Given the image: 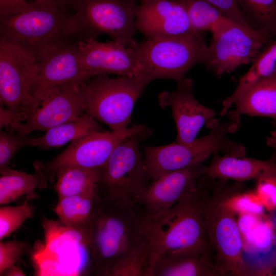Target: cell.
<instances>
[{
    "mask_svg": "<svg viewBox=\"0 0 276 276\" xmlns=\"http://www.w3.org/2000/svg\"><path fill=\"white\" fill-rule=\"evenodd\" d=\"M202 163L165 174L151 181L135 200L143 206L142 220L155 219L187 194L195 191L204 178Z\"/></svg>",
    "mask_w": 276,
    "mask_h": 276,
    "instance_id": "13",
    "label": "cell"
},
{
    "mask_svg": "<svg viewBox=\"0 0 276 276\" xmlns=\"http://www.w3.org/2000/svg\"><path fill=\"white\" fill-rule=\"evenodd\" d=\"M213 251L201 254L165 252L146 269L145 276H219Z\"/></svg>",
    "mask_w": 276,
    "mask_h": 276,
    "instance_id": "20",
    "label": "cell"
},
{
    "mask_svg": "<svg viewBox=\"0 0 276 276\" xmlns=\"http://www.w3.org/2000/svg\"><path fill=\"white\" fill-rule=\"evenodd\" d=\"M84 83L58 90L48 96L20 124L15 130L16 133L27 135L36 130L46 131L81 117L85 113L86 108Z\"/></svg>",
    "mask_w": 276,
    "mask_h": 276,
    "instance_id": "16",
    "label": "cell"
},
{
    "mask_svg": "<svg viewBox=\"0 0 276 276\" xmlns=\"http://www.w3.org/2000/svg\"><path fill=\"white\" fill-rule=\"evenodd\" d=\"M151 248V239L144 229L141 239L117 260L109 276H144Z\"/></svg>",
    "mask_w": 276,
    "mask_h": 276,
    "instance_id": "29",
    "label": "cell"
},
{
    "mask_svg": "<svg viewBox=\"0 0 276 276\" xmlns=\"http://www.w3.org/2000/svg\"><path fill=\"white\" fill-rule=\"evenodd\" d=\"M99 169L65 167L57 172L54 185L59 198L86 193L97 189Z\"/></svg>",
    "mask_w": 276,
    "mask_h": 276,
    "instance_id": "26",
    "label": "cell"
},
{
    "mask_svg": "<svg viewBox=\"0 0 276 276\" xmlns=\"http://www.w3.org/2000/svg\"><path fill=\"white\" fill-rule=\"evenodd\" d=\"M251 26L265 36L276 37V0H235Z\"/></svg>",
    "mask_w": 276,
    "mask_h": 276,
    "instance_id": "27",
    "label": "cell"
},
{
    "mask_svg": "<svg viewBox=\"0 0 276 276\" xmlns=\"http://www.w3.org/2000/svg\"><path fill=\"white\" fill-rule=\"evenodd\" d=\"M211 180L205 177L199 187L158 218L142 220L151 240L146 270L165 252L201 254L213 251L205 229L203 209Z\"/></svg>",
    "mask_w": 276,
    "mask_h": 276,
    "instance_id": "1",
    "label": "cell"
},
{
    "mask_svg": "<svg viewBox=\"0 0 276 276\" xmlns=\"http://www.w3.org/2000/svg\"><path fill=\"white\" fill-rule=\"evenodd\" d=\"M99 199L98 189L59 198L54 211L60 221L66 226L87 227L93 217Z\"/></svg>",
    "mask_w": 276,
    "mask_h": 276,
    "instance_id": "23",
    "label": "cell"
},
{
    "mask_svg": "<svg viewBox=\"0 0 276 276\" xmlns=\"http://www.w3.org/2000/svg\"><path fill=\"white\" fill-rule=\"evenodd\" d=\"M70 0H34L39 6H49L69 9Z\"/></svg>",
    "mask_w": 276,
    "mask_h": 276,
    "instance_id": "37",
    "label": "cell"
},
{
    "mask_svg": "<svg viewBox=\"0 0 276 276\" xmlns=\"http://www.w3.org/2000/svg\"><path fill=\"white\" fill-rule=\"evenodd\" d=\"M151 80L145 75H94L85 83V113L111 130L128 127L134 105Z\"/></svg>",
    "mask_w": 276,
    "mask_h": 276,
    "instance_id": "7",
    "label": "cell"
},
{
    "mask_svg": "<svg viewBox=\"0 0 276 276\" xmlns=\"http://www.w3.org/2000/svg\"><path fill=\"white\" fill-rule=\"evenodd\" d=\"M174 91H163L158 96L162 108L170 107L177 130L176 142L187 144L194 141L202 128L216 116L213 109L200 103L193 94V80L185 78L177 82Z\"/></svg>",
    "mask_w": 276,
    "mask_h": 276,
    "instance_id": "15",
    "label": "cell"
},
{
    "mask_svg": "<svg viewBox=\"0 0 276 276\" xmlns=\"http://www.w3.org/2000/svg\"><path fill=\"white\" fill-rule=\"evenodd\" d=\"M29 136L0 130V172L10 168L11 160L18 150L27 146Z\"/></svg>",
    "mask_w": 276,
    "mask_h": 276,
    "instance_id": "32",
    "label": "cell"
},
{
    "mask_svg": "<svg viewBox=\"0 0 276 276\" xmlns=\"http://www.w3.org/2000/svg\"><path fill=\"white\" fill-rule=\"evenodd\" d=\"M135 27L146 38L197 32L193 29L185 8L173 0H139Z\"/></svg>",
    "mask_w": 276,
    "mask_h": 276,
    "instance_id": "18",
    "label": "cell"
},
{
    "mask_svg": "<svg viewBox=\"0 0 276 276\" xmlns=\"http://www.w3.org/2000/svg\"><path fill=\"white\" fill-rule=\"evenodd\" d=\"M204 177L212 180H233L240 182L276 177L275 157L273 155L270 159L263 160L226 154L220 156L218 152H215L210 165L206 166Z\"/></svg>",
    "mask_w": 276,
    "mask_h": 276,
    "instance_id": "19",
    "label": "cell"
},
{
    "mask_svg": "<svg viewBox=\"0 0 276 276\" xmlns=\"http://www.w3.org/2000/svg\"><path fill=\"white\" fill-rule=\"evenodd\" d=\"M266 44L236 24L212 34L204 64L208 70L221 76L252 63Z\"/></svg>",
    "mask_w": 276,
    "mask_h": 276,
    "instance_id": "14",
    "label": "cell"
},
{
    "mask_svg": "<svg viewBox=\"0 0 276 276\" xmlns=\"http://www.w3.org/2000/svg\"><path fill=\"white\" fill-rule=\"evenodd\" d=\"M266 144L276 150V129L271 131L270 135L266 139Z\"/></svg>",
    "mask_w": 276,
    "mask_h": 276,
    "instance_id": "39",
    "label": "cell"
},
{
    "mask_svg": "<svg viewBox=\"0 0 276 276\" xmlns=\"http://www.w3.org/2000/svg\"><path fill=\"white\" fill-rule=\"evenodd\" d=\"M26 244L16 240L0 241V275L16 265L25 252Z\"/></svg>",
    "mask_w": 276,
    "mask_h": 276,
    "instance_id": "34",
    "label": "cell"
},
{
    "mask_svg": "<svg viewBox=\"0 0 276 276\" xmlns=\"http://www.w3.org/2000/svg\"><path fill=\"white\" fill-rule=\"evenodd\" d=\"M135 203L132 199L100 197L87 226L90 275L109 276L119 257L144 235L143 224L134 210Z\"/></svg>",
    "mask_w": 276,
    "mask_h": 276,
    "instance_id": "2",
    "label": "cell"
},
{
    "mask_svg": "<svg viewBox=\"0 0 276 276\" xmlns=\"http://www.w3.org/2000/svg\"><path fill=\"white\" fill-rule=\"evenodd\" d=\"M79 57L82 69L94 75L100 74L137 76L143 67L132 49L115 41L96 39L79 41Z\"/></svg>",
    "mask_w": 276,
    "mask_h": 276,
    "instance_id": "17",
    "label": "cell"
},
{
    "mask_svg": "<svg viewBox=\"0 0 276 276\" xmlns=\"http://www.w3.org/2000/svg\"><path fill=\"white\" fill-rule=\"evenodd\" d=\"M227 116L240 120L242 114L276 119V73L250 86L236 100Z\"/></svg>",
    "mask_w": 276,
    "mask_h": 276,
    "instance_id": "21",
    "label": "cell"
},
{
    "mask_svg": "<svg viewBox=\"0 0 276 276\" xmlns=\"http://www.w3.org/2000/svg\"><path fill=\"white\" fill-rule=\"evenodd\" d=\"M79 41L53 52L39 61L38 71L30 89L32 99L30 116L54 92L81 85L94 76L84 71L81 66Z\"/></svg>",
    "mask_w": 276,
    "mask_h": 276,
    "instance_id": "12",
    "label": "cell"
},
{
    "mask_svg": "<svg viewBox=\"0 0 276 276\" xmlns=\"http://www.w3.org/2000/svg\"><path fill=\"white\" fill-rule=\"evenodd\" d=\"M149 129L143 124L125 129L99 131L71 142L70 145L52 160L34 163L36 172L46 184L53 181L57 171L65 167L100 169L107 162L115 148L126 137Z\"/></svg>",
    "mask_w": 276,
    "mask_h": 276,
    "instance_id": "10",
    "label": "cell"
},
{
    "mask_svg": "<svg viewBox=\"0 0 276 276\" xmlns=\"http://www.w3.org/2000/svg\"><path fill=\"white\" fill-rule=\"evenodd\" d=\"M37 6L28 0H0V19L33 9Z\"/></svg>",
    "mask_w": 276,
    "mask_h": 276,
    "instance_id": "36",
    "label": "cell"
},
{
    "mask_svg": "<svg viewBox=\"0 0 276 276\" xmlns=\"http://www.w3.org/2000/svg\"><path fill=\"white\" fill-rule=\"evenodd\" d=\"M137 0H70L69 9L79 41L96 39L102 35L128 47L134 38Z\"/></svg>",
    "mask_w": 276,
    "mask_h": 276,
    "instance_id": "8",
    "label": "cell"
},
{
    "mask_svg": "<svg viewBox=\"0 0 276 276\" xmlns=\"http://www.w3.org/2000/svg\"><path fill=\"white\" fill-rule=\"evenodd\" d=\"M38 64L28 52L0 39L1 103L19 122L31 113L30 89Z\"/></svg>",
    "mask_w": 276,
    "mask_h": 276,
    "instance_id": "11",
    "label": "cell"
},
{
    "mask_svg": "<svg viewBox=\"0 0 276 276\" xmlns=\"http://www.w3.org/2000/svg\"><path fill=\"white\" fill-rule=\"evenodd\" d=\"M276 73V39L267 42L258 54L247 72L239 80L235 90L222 102V111L227 112L238 98L250 86Z\"/></svg>",
    "mask_w": 276,
    "mask_h": 276,
    "instance_id": "24",
    "label": "cell"
},
{
    "mask_svg": "<svg viewBox=\"0 0 276 276\" xmlns=\"http://www.w3.org/2000/svg\"><path fill=\"white\" fill-rule=\"evenodd\" d=\"M256 195L265 209L269 212L276 210V177H269L257 181Z\"/></svg>",
    "mask_w": 276,
    "mask_h": 276,
    "instance_id": "35",
    "label": "cell"
},
{
    "mask_svg": "<svg viewBox=\"0 0 276 276\" xmlns=\"http://www.w3.org/2000/svg\"><path fill=\"white\" fill-rule=\"evenodd\" d=\"M240 121L228 117L223 121L213 118L205 125L210 132L201 138L183 144L172 143L160 146L144 145L145 166L151 181L174 171L203 163L219 151L236 157H244L246 149L241 143L229 139L228 133L236 131Z\"/></svg>",
    "mask_w": 276,
    "mask_h": 276,
    "instance_id": "5",
    "label": "cell"
},
{
    "mask_svg": "<svg viewBox=\"0 0 276 276\" xmlns=\"http://www.w3.org/2000/svg\"><path fill=\"white\" fill-rule=\"evenodd\" d=\"M103 127L94 118L85 113L79 118L51 128L42 135L29 136L27 146L49 149L60 148L73 141L96 131Z\"/></svg>",
    "mask_w": 276,
    "mask_h": 276,
    "instance_id": "22",
    "label": "cell"
},
{
    "mask_svg": "<svg viewBox=\"0 0 276 276\" xmlns=\"http://www.w3.org/2000/svg\"><path fill=\"white\" fill-rule=\"evenodd\" d=\"M218 9L224 14L244 28L248 33L263 41L267 38L255 30L241 12L235 0H204Z\"/></svg>",
    "mask_w": 276,
    "mask_h": 276,
    "instance_id": "33",
    "label": "cell"
},
{
    "mask_svg": "<svg viewBox=\"0 0 276 276\" xmlns=\"http://www.w3.org/2000/svg\"><path fill=\"white\" fill-rule=\"evenodd\" d=\"M211 182L203 209L205 229L219 275H255L243 258L244 243L235 218L227 203L233 194L243 190L242 182L227 180Z\"/></svg>",
    "mask_w": 276,
    "mask_h": 276,
    "instance_id": "3",
    "label": "cell"
},
{
    "mask_svg": "<svg viewBox=\"0 0 276 276\" xmlns=\"http://www.w3.org/2000/svg\"><path fill=\"white\" fill-rule=\"evenodd\" d=\"M273 275H275L276 276V265H275V267L274 268V272H273Z\"/></svg>",
    "mask_w": 276,
    "mask_h": 276,
    "instance_id": "40",
    "label": "cell"
},
{
    "mask_svg": "<svg viewBox=\"0 0 276 276\" xmlns=\"http://www.w3.org/2000/svg\"><path fill=\"white\" fill-rule=\"evenodd\" d=\"M0 173L1 205L13 202L24 195L31 194L36 188H43L45 185L41 176L36 172L30 174L9 168Z\"/></svg>",
    "mask_w": 276,
    "mask_h": 276,
    "instance_id": "28",
    "label": "cell"
},
{
    "mask_svg": "<svg viewBox=\"0 0 276 276\" xmlns=\"http://www.w3.org/2000/svg\"><path fill=\"white\" fill-rule=\"evenodd\" d=\"M131 48L151 81L169 79L179 82L198 63H204L208 48L203 32L146 38Z\"/></svg>",
    "mask_w": 276,
    "mask_h": 276,
    "instance_id": "6",
    "label": "cell"
},
{
    "mask_svg": "<svg viewBox=\"0 0 276 276\" xmlns=\"http://www.w3.org/2000/svg\"><path fill=\"white\" fill-rule=\"evenodd\" d=\"M0 39L26 51L38 61L79 41L71 10L49 6H37L0 19Z\"/></svg>",
    "mask_w": 276,
    "mask_h": 276,
    "instance_id": "4",
    "label": "cell"
},
{
    "mask_svg": "<svg viewBox=\"0 0 276 276\" xmlns=\"http://www.w3.org/2000/svg\"><path fill=\"white\" fill-rule=\"evenodd\" d=\"M173 1L185 8L195 31H210L212 34H214L237 24L204 0Z\"/></svg>",
    "mask_w": 276,
    "mask_h": 276,
    "instance_id": "25",
    "label": "cell"
},
{
    "mask_svg": "<svg viewBox=\"0 0 276 276\" xmlns=\"http://www.w3.org/2000/svg\"><path fill=\"white\" fill-rule=\"evenodd\" d=\"M242 191L233 194L227 199L229 208L235 214L240 215L262 217L265 208L255 192L242 193Z\"/></svg>",
    "mask_w": 276,
    "mask_h": 276,
    "instance_id": "31",
    "label": "cell"
},
{
    "mask_svg": "<svg viewBox=\"0 0 276 276\" xmlns=\"http://www.w3.org/2000/svg\"><path fill=\"white\" fill-rule=\"evenodd\" d=\"M150 129L131 135L113 150L99 169L97 189L101 198L129 199L135 201L151 181L146 170L141 142Z\"/></svg>",
    "mask_w": 276,
    "mask_h": 276,
    "instance_id": "9",
    "label": "cell"
},
{
    "mask_svg": "<svg viewBox=\"0 0 276 276\" xmlns=\"http://www.w3.org/2000/svg\"><path fill=\"white\" fill-rule=\"evenodd\" d=\"M33 215V207L27 200L17 206L0 208V240L9 237Z\"/></svg>",
    "mask_w": 276,
    "mask_h": 276,
    "instance_id": "30",
    "label": "cell"
},
{
    "mask_svg": "<svg viewBox=\"0 0 276 276\" xmlns=\"http://www.w3.org/2000/svg\"><path fill=\"white\" fill-rule=\"evenodd\" d=\"M3 275L7 276H25L26 274L19 266L13 265L8 268Z\"/></svg>",
    "mask_w": 276,
    "mask_h": 276,
    "instance_id": "38",
    "label": "cell"
}]
</instances>
